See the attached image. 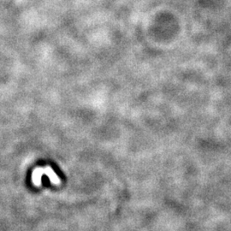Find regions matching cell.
I'll return each instance as SVG.
<instances>
[{
  "instance_id": "1",
  "label": "cell",
  "mask_w": 231,
  "mask_h": 231,
  "mask_svg": "<svg viewBox=\"0 0 231 231\" xmlns=\"http://www.w3.org/2000/svg\"><path fill=\"white\" fill-rule=\"evenodd\" d=\"M43 175H47L51 183L54 185H59L61 183L59 177L54 172V170L51 169V166H45V167H37L34 169L32 174V180L34 186L40 187L41 185V177Z\"/></svg>"
}]
</instances>
